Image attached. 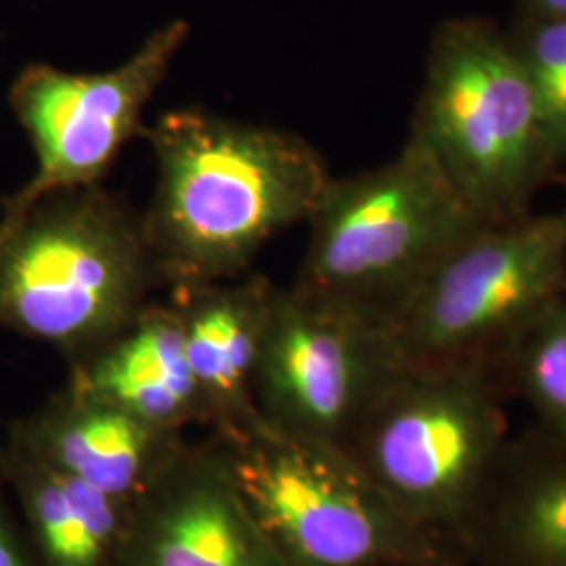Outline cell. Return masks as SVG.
I'll return each instance as SVG.
<instances>
[{
  "mask_svg": "<svg viewBox=\"0 0 566 566\" xmlns=\"http://www.w3.org/2000/svg\"><path fill=\"white\" fill-rule=\"evenodd\" d=\"M560 217H563V223H565V229H566V203H565V208H563V210H560Z\"/></svg>",
  "mask_w": 566,
  "mask_h": 566,
  "instance_id": "44dd1931",
  "label": "cell"
},
{
  "mask_svg": "<svg viewBox=\"0 0 566 566\" xmlns=\"http://www.w3.org/2000/svg\"><path fill=\"white\" fill-rule=\"evenodd\" d=\"M306 224L292 287L388 332L430 271L486 223L439 166L405 142L382 166L334 177Z\"/></svg>",
  "mask_w": 566,
  "mask_h": 566,
  "instance_id": "3957f363",
  "label": "cell"
},
{
  "mask_svg": "<svg viewBox=\"0 0 566 566\" xmlns=\"http://www.w3.org/2000/svg\"><path fill=\"white\" fill-rule=\"evenodd\" d=\"M566 18V0H518L516 20H556Z\"/></svg>",
  "mask_w": 566,
  "mask_h": 566,
  "instance_id": "d6986e66",
  "label": "cell"
},
{
  "mask_svg": "<svg viewBox=\"0 0 566 566\" xmlns=\"http://www.w3.org/2000/svg\"><path fill=\"white\" fill-rule=\"evenodd\" d=\"M566 292L560 212L481 224L437 264L388 329L403 367H485Z\"/></svg>",
  "mask_w": 566,
  "mask_h": 566,
  "instance_id": "52a82bcc",
  "label": "cell"
},
{
  "mask_svg": "<svg viewBox=\"0 0 566 566\" xmlns=\"http://www.w3.org/2000/svg\"><path fill=\"white\" fill-rule=\"evenodd\" d=\"M189 39V23L170 21L112 70L67 72L30 63L9 88V107L36 156L32 179L0 212L44 196L99 185L122 147L143 135V112Z\"/></svg>",
  "mask_w": 566,
  "mask_h": 566,
  "instance_id": "ba28073f",
  "label": "cell"
},
{
  "mask_svg": "<svg viewBox=\"0 0 566 566\" xmlns=\"http://www.w3.org/2000/svg\"><path fill=\"white\" fill-rule=\"evenodd\" d=\"M160 285L143 214L99 185L0 212V332L74 364L114 336Z\"/></svg>",
  "mask_w": 566,
  "mask_h": 566,
  "instance_id": "7a4b0ae2",
  "label": "cell"
},
{
  "mask_svg": "<svg viewBox=\"0 0 566 566\" xmlns=\"http://www.w3.org/2000/svg\"><path fill=\"white\" fill-rule=\"evenodd\" d=\"M118 566H285L210 437L189 443L133 500Z\"/></svg>",
  "mask_w": 566,
  "mask_h": 566,
  "instance_id": "30bf717a",
  "label": "cell"
},
{
  "mask_svg": "<svg viewBox=\"0 0 566 566\" xmlns=\"http://www.w3.org/2000/svg\"><path fill=\"white\" fill-rule=\"evenodd\" d=\"M407 142L486 224L533 214L535 196L558 175L507 30L479 15L434 28Z\"/></svg>",
  "mask_w": 566,
  "mask_h": 566,
  "instance_id": "277c9868",
  "label": "cell"
},
{
  "mask_svg": "<svg viewBox=\"0 0 566 566\" xmlns=\"http://www.w3.org/2000/svg\"><path fill=\"white\" fill-rule=\"evenodd\" d=\"M401 367L382 327L275 285L254 403L266 424L346 449Z\"/></svg>",
  "mask_w": 566,
  "mask_h": 566,
  "instance_id": "9c48e42d",
  "label": "cell"
},
{
  "mask_svg": "<svg viewBox=\"0 0 566 566\" xmlns=\"http://www.w3.org/2000/svg\"><path fill=\"white\" fill-rule=\"evenodd\" d=\"M525 70L556 170L566 168V18L514 20L506 28Z\"/></svg>",
  "mask_w": 566,
  "mask_h": 566,
  "instance_id": "e0dca14e",
  "label": "cell"
},
{
  "mask_svg": "<svg viewBox=\"0 0 566 566\" xmlns=\"http://www.w3.org/2000/svg\"><path fill=\"white\" fill-rule=\"evenodd\" d=\"M275 283L245 273L229 282L170 287L187 359L210 411V432L259 416L254 374Z\"/></svg>",
  "mask_w": 566,
  "mask_h": 566,
  "instance_id": "5bb4252c",
  "label": "cell"
},
{
  "mask_svg": "<svg viewBox=\"0 0 566 566\" xmlns=\"http://www.w3.org/2000/svg\"><path fill=\"white\" fill-rule=\"evenodd\" d=\"M65 385L158 428H210L181 319L170 303L147 304L114 336L67 365Z\"/></svg>",
  "mask_w": 566,
  "mask_h": 566,
  "instance_id": "4fadbf2b",
  "label": "cell"
},
{
  "mask_svg": "<svg viewBox=\"0 0 566 566\" xmlns=\"http://www.w3.org/2000/svg\"><path fill=\"white\" fill-rule=\"evenodd\" d=\"M142 137L156 158L143 229L168 287L242 277L264 243L308 223L334 179L303 137L196 107L166 112Z\"/></svg>",
  "mask_w": 566,
  "mask_h": 566,
  "instance_id": "6da1fadb",
  "label": "cell"
},
{
  "mask_svg": "<svg viewBox=\"0 0 566 566\" xmlns=\"http://www.w3.org/2000/svg\"><path fill=\"white\" fill-rule=\"evenodd\" d=\"M2 481L42 566H118L128 504L44 464L4 437Z\"/></svg>",
  "mask_w": 566,
  "mask_h": 566,
  "instance_id": "9a60e30c",
  "label": "cell"
},
{
  "mask_svg": "<svg viewBox=\"0 0 566 566\" xmlns=\"http://www.w3.org/2000/svg\"><path fill=\"white\" fill-rule=\"evenodd\" d=\"M502 380L531 409L537 430L566 446V292L510 348Z\"/></svg>",
  "mask_w": 566,
  "mask_h": 566,
  "instance_id": "2e32d148",
  "label": "cell"
},
{
  "mask_svg": "<svg viewBox=\"0 0 566 566\" xmlns=\"http://www.w3.org/2000/svg\"><path fill=\"white\" fill-rule=\"evenodd\" d=\"M7 437L61 474L128 506L187 441L185 432L147 424L70 385L15 420Z\"/></svg>",
  "mask_w": 566,
  "mask_h": 566,
  "instance_id": "8fae6325",
  "label": "cell"
},
{
  "mask_svg": "<svg viewBox=\"0 0 566 566\" xmlns=\"http://www.w3.org/2000/svg\"><path fill=\"white\" fill-rule=\"evenodd\" d=\"M506 392L485 367H401L346 451L411 523L455 547L510 441Z\"/></svg>",
  "mask_w": 566,
  "mask_h": 566,
  "instance_id": "8992f818",
  "label": "cell"
},
{
  "mask_svg": "<svg viewBox=\"0 0 566 566\" xmlns=\"http://www.w3.org/2000/svg\"><path fill=\"white\" fill-rule=\"evenodd\" d=\"M455 547L479 566H566V446L510 439Z\"/></svg>",
  "mask_w": 566,
  "mask_h": 566,
  "instance_id": "7c38bea8",
  "label": "cell"
},
{
  "mask_svg": "<svg viewBox=\"0 0 566 566\" xmlns=\"http://www.w3.org/2000/svg\"><path fill=\"white\" fill-rule=\"evenodd\" d=\"M0 566H42L0 476Z\"/></svg>",
  "mask_w": 566,
  "mask_h": 566,
  "instance_id": "ac0fdd59",
  "label": "cell"
},
{
  "mask_svg": "<svg viewBox=\"0 0 566 566\" xmlns=\"http://www.w3.org/2000/svg\"><path fill=\"white\" fill-rule=\"evenodd\" d=\"M210 437L285 566H465L411 523L344 447L266 424L261 413Z\"/></svg>",
  "mask_w": 566,
  "mask_h": 566,
  "instance_id": "5b68a950",
  "label": "cell"
},
{
  "mask_svg": "<svg viewBox=\"0 0 566 566\" xmlns=\"http://www.w3.org/2000/svg\"><path fill=\"white\" fill-rule=\"evenodd\" d=\"M2 458H4V437L0 434V476H2Z\"/></svg>",
  "mask_w": 566,
  "mask_h": 566,
  "instance_id": "ffe728a7",
  "label": "cell"
}]
</instances>
